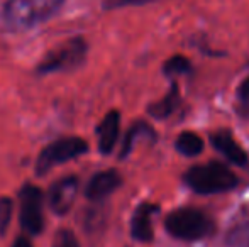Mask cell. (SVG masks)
I'll use <instances>...</instances> for the list:
<instances>
[{"mask_svg": "<svg viewBox=\"0 0 249 247\" xmlns=\"http://www.w3.org/2000/svg\"><path fill=\"white\" fill-rule=\"evenodd\" d=\"M66 0H5L2 20L10 31H27L50 20Z\"/></svg>", "mask_w": 249, "mask_h": 247, "instance_id": "obj_1", "label": "cell"}, {"mask_svg": "<svg viewBox=\"0 0 249 247\" xmlns=\"http://www.w3.org/2000/svg\"><path fill=\"white\" fill-rule=\"evenodd\" d=\"M87 53H89L87 41L80 36L71 37L48 51L43 60L37 63L36 73L37 75H53V73L73 71L85 63Z\"/></svg>", "mask_w": 249, "mask_h": 247, "instance_id": "obj_2", "label": "cell"}, {"mask_svg": "<svg viewBox=\"0 0 249 247\" xmlns=\"http://www.w3.org/2000/svg\"><path fill=\"white\" fill-rule=\"evenodd\" d=\"M183 180L192 190L202 195L222 193V191L232 190L237 185L236 175L219 163L194 166L185 173Z\"/></svg>", "mask_w": 249, "mask_h": 247, "instance_id": "obj_3", "label": "cell"}, {"mask_svg": "<svg viewBox=\"0 0 249 247\" xmlns=\"http://www.w3.org/2000/svg\"><path fill=\"white\" fill-rule=\"evenodd\" d=\"M164 227L173 237L181 241H198L213 232V222L195 208H180L166 217Z\"/></svg>", "mask_w": 249, "mask_h": 247, "instance_id": "obj_4", "label": "cell"}, {"mask_svg": "<svg viewBox=\"0 0 249 247\" xmlns=\"http://www.w3.org/2000/svg\"><path fill=\"white\" fill-rule=\"evenodd\" d=\"M87 152H89V144L82 137H76V135L59 137L41 151V154L36 159L34 173L37 176H44L56 166L71 161L75 158H80Z\"/></svg>", "mask_w": 249, "mask_h": 247, "instance_id": "obj_5", "label": "cell"}, {"mask_svg": "<svg viewBox=\"0 0 249 247\" xmlns=\"http://www.w3.org/2000/svg\"><path fill=\"white\" fill-rule=\"evenodd\" d=\"M20 227L29 235H39L44 229V195L41 188L24 185L19 191Z\"/></svg>", "mask_w": 249, "mask_h": 247, "instance_id": "obj_6", "label": "cell"}, {"mask_svg": "<svg viewBox=\"0 0 249 247\" xmlns=\"http://www.w3.org/2000/svg\"><path fill=\"white\" fill-rule=\"evenodd\" d=\"M78 195V178L73 175L54 181L48 193V205L56 215H66L71 210Z\"/></svg>", "mask_w": 249, "mask_h": 247, "instance_id": "obj_7", "label": "cell"}, {"mask_svg": "<svg viewBox=\"0 0 249 247\" xmlns=\"http://www.w3.org/2000/svg\"><path fill=\"white\" fill-rule=\"evenodd\" d=\"M122 183V178L115 169H105L97 175H93L90 178V181L87 183L85 195L89 200L92 201H100L104 198H107L108 195H112Z\"/></svg>", "mask_w": 249, "mask_h": 247, "instance_id": "obj_8", "label": "cell"}, {"mask_svg": "<svg viewBox=\"0 0 249 247\" xmlns=\"http://www.w3.org/2000/svg\"><path fill=\"white\" fill-rule=\"evenodd\" d=\"M212 144L219 152H222L232 165L244 166L248 163V154L234 135L227 131H215L212 134Z\"/></svg>", "mask_w": 249, "mask_h": 247, "instance_id": "obj_9", "label": "cell"}, {"mask_svg": "<svg viewBox=\"0 0 249 247\" xmlns=\"http://www.w3.org/2000/svg\"><path fill=\"white\" fill-rule=\"evenodd\" d=\"M119 127H121V114L117 110H110L97 127V142L102 154L112 152L119 137Z\"/></svg>", "mask_w": 249, "mask_h": 247, "instance_id": "obj_10", "label": "cell"}, {"mask_svg": "<svg viewBox=\"0 0 249 247\" xmlns=\"http://www.w3.org/2000/svg\"><path fill=\"white\" fill-rule=\"evenodd\" d=\"M156 210H158L156 205L142 203L134 212L131 220V235L136 241L149 242L153 239V224H151V218H153V214Z\"/></svg>", "mask_w": 249, "mask_h": 247, "instance_id": "obj_11", "label": "cell"}, {"mask_svg": "<svg viewBox=\"0 0 249 247\" xmlns=\"http://www.w3.org/2000/svg\"><path fill=\"white\" fill-rule=\"evenodd\" d=\"M175 148L180 154L188 156V158H194L202 152L203 149V141L198 134L195 132H181L177 137V142H175Z\"/></svg>", "mask_w": 249, "mask_h": 247, "instance_id": "obj_12", "label": "cell"}, {"mask_svg": "<svg viewBox=\"0 0 249 247\" xmlns=\"http://www.w3.org/2000/svg\"><path fill=\"white\" fill-rule=\"evenodd\" d=\"M177 105H178V92L173 86V88L170 90V93L164 95L163 100H160V102H156L154 105L149 107V114L158 117V119H164V117H168L177 109Z\"/></svg>", "mask_w": 249, "mask_h": 247, "instance_id": "obj_13", "label": "cell"}, {"mask_svg": "<svg viewBox=\"0 0 249 247\" xmlns=\"http://www.w3.org/2000/svg\"><path fill=\"white\" fill-rule=\"evenodd\" d=\"M190 68H192L190 61L185 56H173L171 60H168L164 63V73H166L168 76L185 75V73L190 71Z\"/></svg>", "mask_w": 249, "mask_h": 247, "instance_id": "obj_14", "label": "cell"}, {"mask_svg": "<svg viewBox=\"0 0 249 247\" xmlns=\"http://www.w3.org/2000/svg\"><path fill=\"white\" fill-rule=\"evenodd\" d=\"M144 134H153L148 125H146V124H138V125H134V127H132L131 131H129L127 137H125V141H124V146H122V152H121V158L127 156L129 152H131L132 146H134L136 139L141 137V135H144Z\"/></svg>", "mask_w": 249, "mask_h": 247, "instance_id": "obj_15", "label": "cell"}, {"mask_svg": "<svg viewBox=\"0 0 249 247\" xmlns=\"http://www.w3.org/2000/svg\"><path fill=\"white\" fill-rule=\"evenodd\" d=\"M14 214V201L7 197H0V235H5Z\"/></svg>", "mask_w": 249, "mask_h": 247, "instance_id": "obj_16", "label": "cell"}, {"mask_svg": "<svg viewBox=\"0 0 249 247\" xmlns=\"http://www.w3.org/2000/svg\"><path fill=\"white\" fill-rule=\"evenodd\" d=\"M51 247H80V242L76 239V235L73 234V231H70V229H59L54 234Z\"/></svg>", "mask_w": 249, "mask_h": 247, "instance_id": "obj_17", "label": "cell"}, {"mask_svg": "<svg viewBox=\"0 0 249 247\" xmlns=\"http://www.w3.org/2000/svg\"><path fill=\"white\" fill-rule=\"evenodd\" d=\"M149 0H104V9L105 10H115V9H124V7L131 5H142L148 3Z\"/></svg>", "mask_w": 249, "mask_h": 247, "instance_id": "obj_18", "label": "cell"}, {"mask_svg": "<svg viewBox=\"0 0 249 247\" xmlns=\"http://www.w3.org/2000/svg\"><path fill=\"white\" fill-rule=\"evenodd\" d=\"M237 95H239V100L244 103V105L249 107V76L241 83L239 90H237Z\"/></svg>", "mask_w": 249, "mask_h": 247, "instance_id": "obj_19", "label": "cell"}, {"mask_svg": "<svg viewBox=\"0 0 249 247\" xmlns=\"http://www.w3.org/2000/svg\"><path fill=\"white\" fill-rule=\"evenodd\" d=\"M12 247H34V246L27 235H20V237H17L16 241H14Z\"/></svg>", "mask_w": 249, "mask_h": 247, "instance_id": "obj_20", "label": "cell"}]
</instances>
